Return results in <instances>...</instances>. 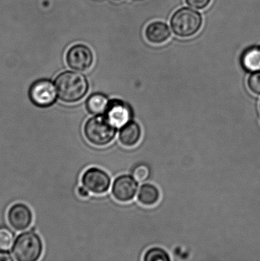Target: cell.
<instances>
[{"label":"cell","instance_id":"17","mask_svg":"<svg viewBox=\"0 0 260 261\" xmlns=\"http://www.w3.org/2000/svg\"><path fill=\"white\" fill-rule=\"evenodd\" d=\"M15 234L7 227H0V250H8L13 246Z\"/></svg>","mask_w":260,"mask_h":261},{"label":"cell","instance_id":"1","mask_svg":"<svg viewBox=\"0 0 260 261\" xmlns=\"http://www.w3.org/2000/svg\"><path fill=\"white\" fill-rule=\"evenodd\" d=\"M55 85L59 98L66 103L80 101L85 96L89 88L85 76L71 71L59 74L55 79Z\"/></svg>","mask_w":260,"mask_h":261},{"label":"cell","instance_id":"15","mask_svg":"<svg viewBox=\"0 0 260 261\" xmlns=\"http://www.w3.org/2000/svg\"><path fill=\"white\" fill-rule=\"evenodd\" d=\"M109 100L105 94L100 93L92 94L86 101V109L94 116L104 115L108 108Z\"/></svg>","mask_w":260,"mask_h":261},{"label":"cell","instance_id":"19","mask_svg":"<svg viewBox=\"0 0 260 261\" xmlns=\"http://www.w3.org/2000/svg\"><path fill=\"white\" fill-rule=\"evenodd\" d=\"M247 84L252 93L260 95V71L251 74L248 79Z\"/></svg>","mask_w":260,"mask_h":261},{"label":"cell","instance_id":"3","mask_svg":"<svg viewBox=\"0 0 260 261\" xmlns=\"http://www.w3.org/2000/svg\"><path fill=\"white\" fill-rule=\"evenodd\" d=\"M12 251L17 261H37L43 254L42 240L34 230L24 231L15 240Z\"/></svg>","mask_w":260,"mask_h":261},{"label":"cell","instance_id":"2","mask_svg":"<svg viewBox=\"0 0 260 261\" xmlns=\"http://www.w3.org/2000/svg\"><path fill=\"white\" fill-rule=\"evenodd\" d=\"M117 129L104 115H99L91 117L85 122L83 132L89 143L96 147H103L113 142L116 137Z\"/></svg>","mask_w":260,"mask_h":261},{"label":"cell","instance_id":"16","mask_svg":"<svg viewBox=\"0 0 260 261\" xmlns=\"http://www.w3.org/2000/svg\"><path fill=\"white\" fill-rule=\"evenodd\" d=\"M145 261H169V254L160 247H153L148 250L144 255Z\"/></svg>","mask_w":260,"mask_h":261},{"label":"cell","instance_id":"21","mask_svg":"<svg viewBox=\"0 0 260 261\" xmlns=\"http://www.w3.org/2000/svg\"><path fill=\"white\" fill-rule=\"evenodd\" d=\"M77 194L81 198L86 199L90 196V192L83 186H79L77 188Z\"/></svg>","mask_w":260,"mask_h":261},{"label":"cell","instance_id":"23","mask_svg":"<svg viewBox=\"0 0 260 261\" xmlns=\"http://www.w3.org/2000/svg\"><path fill=\"white\" fill-rule=\"evenodd\" d=\"M114 1H115V2H119V1H121V0H114Z\"/></svg>","mask_w":260,"mask_h":261},{"label":"cell","instance_id":"9","mask_svg":"<svg viewBox=\"0 0 260 261\" xmlns=\"http://www.w3.org/2000/svg\"><path fill=\"white\" fill-rule=\"evenodd\" d=\"M7 217L10 226L16 231H24L29 229L33 222L32 210L23 203L12 204L8 211Z\"/></svg>","mask_w":260,"mask_h":261},{"label":"cell","instance_id":"13","mask_svg":"<svg viewBox=\"0 0 260 261\" xmlns=\"http://www.w3.org/2000/svg\"><path fill=\"white\" fill-rule=\"evenodd\" d=\"M241 65L248 72L260 71V45L247 48L241 55Z\"/></svg>","mask_w":260,"mask_h":261},{"label":"cell","instance_id":"24","mask_svg":"<svg viewBox=\"0 0 260 261\" xmlns=\"http://www.w3.org/2000/svg\"><path fill=\"white\" fill-rule=\"evenodd\" d=\"M259 107H260V105H259Z\"/></svg>","mask_w":260,"mask_h":261},{"label":"cell","instance_id":"11","mask_svg":"<svg viewBox=\"0 0 260 261\" xmlns=\"http://www.w3.org/2000/svg\"><path fill=\"white\" fill-rule=\"evenodd\" d=\"M119 142L125 147L132 148L141 140L142 130L140 125L135 121H129L120 128Z\"/></svg>","mask_w":260,"mask_h":261},{"label":"cell","instance_id":"14","mask_svg":"<svg viewBox=\"0 0 260 261\" xmlns=\"http://www.w3.org/2000/svg\"><path fill=\"white\" fill-rule=\"evenodd\" d=\"M160 193L159 189L152 184H144L137 193V201L145 206L155 205L159 202Z\"/></svg>","mask_w":260,"mask_h":261},{"label":"cell","instance_id":"6","mask_svg":"<svg viewBox=\"0 0 260 261\" xmlns=\"http://www.w3.org/2000/svg\"><path fill=\"white\" fill-rule=\"evenodd\" d=\"M81 185L90 193L103 195L110 189V176L105 171L98 167H91L86 170L81 176Z\"/></svg>","mask_w":260,"mask_h":261},{"label":"cell","instance_id":"7","mask_svg":"<svg viewBox=\"0 0 260 261\" xmlns=\"http://www.w3.org/2000/svg\"><path fill=\"white\" fill-rule=\"evenodd\" d=\"M94 60L93 51L88 46L81 43L71 46L66 55V61L69 67L80 72L90 70Z\"/></svg>","mask_w":260,"mask_h":261},{"label":"cell","instance_id":"4","mask_svg":"<svg viewBox=\"0 0 260 261\" xmlns=\"http://www.w3.org/2000/svg\"><path fill=\"white\" fill-rule=\"evenodd\" d=\"M203 25V17L199 12L183 7L173 14L170 25L176 35L182 38L192 37L198 32Z\"/></svg>","mask_w":260,"mask_h":261},{"label":"cell","instance_id":"8","mask_svg":"<svg viewBox=\"0 0 260 261\" xmlns=\"http://www.w3.org/2000/svg\"><path fill=\"white\" fill-rule=\"evenodd\" d=\"M138 190V181L133 176L120 175L114 179L111 186V193L114 199L120 203H128L136 196Z\"/></svg>","mask_w":260,"mask_h":261},{"label":"cell","instance_id":"5","mask_svg":"<svg viewBox=\"0 0 260 261\" xmlns=\"http://www.w3.org/2000/svg\"><path fill=\"white\" fill-rule=\"evenodd\" d=\"M29 96L35 106L46 108L55 103L57 97V89L50 80L39 79L31 86Z\"/></svg>","mask_w":260,"mask_h":261},{"label":"cell","instance_id":"22","mask_svg":"<svg viewBox=\"0 0 260 261\" xmlns=\"http://www.w3.org/2000/svg\"><path fill=\"white\" fill-rule=\"evenodd\" d=\"M14 260L8 250H0V261H12Z\"/></svg>","mask_w":260,"mask_h":261},{"label":"cell","instance_id":"12","mask_svg":"<svg viewBox=\"0 0 260 261\" xmlns=\"http://www.w3.org/2000/svg\"><path fill=\"white\" fill-rule=\"evenodd\" d=\"M145 35L148 42L153 44H162L169 39L170 32L169 27L165 23L154 21L147 25Z\"/></svg>","mask_w":260,"mask_h":261},{"label":"cell","instance_id":"18","mask_svg":"<svg viewBox=\"0 0 260 261\" xmlns=\"http://www.w3.org/2000/svg\"><path fill=\"white\" fill-rule=\"evenodd\" d=\"M151 170L149 166L145 164L137 165L132 171V176L139 182H143L150 178Z\"/></svg>","mask_w":260,"mask_h":261},{"label":"cell","instance_id":"20","mask_svg":"<svg viewBox=\"0 0 260 261\" xmlns=\"http://www.w3.org/2000/svg\"><path fill=\"white\" fill-rule=\"evenodd\" d=\"M190 7L198 10H203L208 7L211 4V0H185Z\"/></svg>","mask_w":260,"mask_h":261},{"label":"cell","instance_id":"10","mask_svg":"<svg viewBox=\"0 0 260 261\" xmlns=\"http://www.w3.org/2000/svg\"><path fill=\"white\" fill-rule=\"evenodd\" d=\"M104 115L113 126L119 129L131 121L132 111L128 103L121 99H113L109 101Z\"/></svg>","mask_w":260,"mask_h":261}]
</instances>
